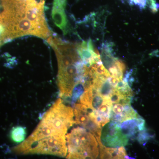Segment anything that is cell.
Segmentation results:
<instances>
[{"instance_id":"obj_1","label":"cell","mask_w":159,"mask_h":159,"mask_svg":"<svg viewBox=\"0 0 159 159\" xmlns=\"http://www.w3.org/2000/svg\"><path fill=\"white\" fill-rule=\"evenodd\" d=\"M68 150L67 159H95L99 156L98 141L84 127H77L66 137Z\"/></svg>"},{"instance_id":"obj_2","label":"cell","mask_w":159,"mask_h":159,"mask_svg":"<svg viewBox=\"0 0 159 159\" xmlns=\"http://www.w3.org/2000/svg\"><path fill=\"white\" fill-rule=\"evenodd\" d=\"M66 138L63 136H54L37 140L27 139L12 150L17 154H49L64 157L68 150Z\"/></svg>"},{"instance_id":"obj_3","label":"cell","mask_w":159,"mask_h":159,"mask_svg":"<svg viewBox=\"0 0 159 159\" xmlns=\"http://www.w3.org/2000/svg\"><path fill=\"white\" fill-rule=\"evenodd\" d=\"M128 139L122 132L119 122L111 121L103 126L100 140L104 146L114 148L124 147L128 144Z\"/></svg>"},{"instance_id":"obj_4","label":"cell","mask_w":159,"mask_h":159,"mask_svg":"<svg viewBox=\"0 0 159 159\" xmlns=\"http://www.w3.org/2000/svg\"><path fill=\"white\" fill-rule=\"evenodd\" d=\"M75 122L76 124L82 125L96 138L99 145L101 143L102 128L96 122H94L89 116V108L82 103L75 104L74 109Z\"/></svg>"},{"instance_id":"obj_5","label":"cell","mask_w":159,"mask_h":159,"mask_svg":"<svg viewBox=\"0 0 159 159\" xmlns=\"http://www.w3.org/2000/svg\"><path fill=\"white\" fill-rule=\"evenodd\" d=\"M112 46L109 43H103L101 51V57L103 66L112 75H118L124 72L125 66L122 61L114 57Z\"/></svg>"},{"instance_id":"obj_6","label":"cell","mask_w":159,"mask_h":159,"mask_svg":"<svg viewBox=\"0 0 159 159\" xmlns=\"http://www.w3.org/2000/svg\"><path fill=\"white\" fill-rule=\"evenodd\" d=\"M140 116L131 106L130 104L116 103L113 104L111 111L110 120L122 123L126 121L139 118Z\"/></svg>"},{"instance_id":"obj_7","label":"cell","mask_w":159,"mask_h":159,"mask_svg":"<svg viewBox=\"0 0 159 159\" xmlns=\"http://www.w3.org/2000/svg\"><path fill=\"white\" fill-rule=\"evenodd\" d=\"M67 0H54L52 10V17L54 24L64 34L68 32V21L65 9Z\"/></svg>"},{"instance_id":"obj_8","label":"cell","mask_w":159,"mask_h":159,"mask_svg":"<svg viewBox=\"0 0 159 159\" xmlns=\"http://www.w3.org/2000/svg\"><path fill=\"white\" fill-rule=\"evenodd\" d=\"M145 124V120L140 117L122 122L120 124V127L124 134L130 138L146 129Z\"/></svg>"},{"instance_id":"obj_9","label":"cell","mask_w":159,"mask_h":159,"mask_svg":"<svg viewBox=\"0 0 159 159\" xmlns=\"http://www.w3.org/2000/svg\"><path fill=\"white\" fill-rule=\"evenodd\" d=\"M100 158L125 159L127 157L125 148L122 147H106L102 144L99 145Z\"/></svg>"},{"instance_id":"obj_10","label":"cell","mask_w":159,"mask_h":159,"mask_svg":"<svg viewBox=\"0 0 159 159\" xmlns=\"http://www.w3.org/2000/svg\"><path fill=\"white\" fill-rule=\"evenodd\" d=\"M26 134L25 127L22 126H15L10 131V139L15 143H21L25 141Z\"/></svg>"},{"instance_id":"obj_11","label":"cell","mask_w":159,"mask_h":159,"mask_svg":"<svg viewBox=\"0 0 159 159\" xmlns=\"http://www.w3.org/2000/svg\"><path fill=\"white\" fill-rule=\"evenodd\" d=\"M131 5H135L139 7L140 9H144L147 5H150L151 9L156 10L157 6L155 0H126Z\"/></svg>"},{"instance_id":"obj_12","label":"cell","mask_w":159,"mask_h":159,"mask_svg":"<svg viewBox=\"0 0 159 159\" xmlns=\"http://www.w3.org/2000/svg\"><path fill=\"white\" fill-rule=\"evenodd\" d=\"M42 1H45V0H42Z\"/></svg>"}]
</instances>
